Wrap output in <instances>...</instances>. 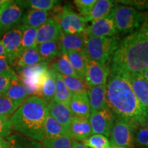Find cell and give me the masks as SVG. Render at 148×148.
Masks as SVG:
<instances>
[{
	"mask_svg": "<svg viewBox=\"0 0 148 148\" xmlns=\"http://www.w3.org/2000/svg\"><path fill=\"white\" fill-rule=\"evenodd\" d=\"M47 112L60 125L70 132V126L74 115L66 105L57 102L53 99L47 104Z\"/></svg>",
	"mask_w": 148,
	"mask_h": 148,
	"instance_id": "15",
	"label": "cell"
},
{
	"mask_svg": "<svg viewBox=\"0 0 148 148\" xmlns=\"http://www.w3.org/2000/svg\"><path fill=\"white\" fill-rule=\"evenodd\" d=\"M36 32L37 29L36 28L22 25L21 51L37 46Z\"/></svg>",
	"mask_w": 148,
	"mask_h": 148,
	"instance_id": "34",
	"label": "cell"
},
{
	"mask_svg": "<svg viewBox=\"0 0 148 148\" xmlns=\"http://www.w3.org/2000/svg\"><path fill=\"white\" fill-rule=\"evenodd\" d=\"M97 0H75L74 4L78 10L79 15L85 17L90 13Z\"/></svg>",
	"mask_w": 148,
	"mask_h": 148,
	"instance_id": "39",
	"label": "cell"
},
{
	"mask_svg": "<svg viewBox=\"0 0 148 148\" xmlns=\"http://www.w3.org/2000/svg\"><path fill=\"white\" fill-rule=\"evenodd\" d=\"M110 75V69L106 64H100L88 60L84 76L88 87L106 85Z\"/></svg>",
	"mask_w": 148,
	"mask_h": 148,
	"instance_id": "11",
	"label": "cell"
},
{
	"mask_svg": "<svg viewBox=\"0 0 148 148\" xmlns=\"http://www.w3.org/2000/svg\"><path fill=\"white\" fill-rule=\"evenodd\" d=\"M72 97V93L66 88V85L62 80L60 74L56 73V89L53 100L58 103H63L66 106L69 104L70 99Z\"/></svg>",
	"mask_w": 148,
	"mask_h": 148,
	"instance_id": "31",
	"label": "cell"
},
{
	"mask_svg": "<svg viewBox=\"0 0 148 148\" xmlns=\"http://www.w3.org/2000/svg\"><path fill=\"white\" fill-rule=\"evenodd\" d=\"M47 106L42 98L29 97L10 117L12 129L25 137L42 142Z\"/></svg>",
	"mask_w": 148,
	"mask_h": 148,
	"instance_id": "3",
	"label": "cell"
},
{
	"mask_svg": "<svg viewBox=\"0 0 148 148\" xmlns=\"http://www.w3.org/2000/svg\"><path fill=\"white\" fill-rule=\"evenodd\" d=\"M51 68L62 75L79 77L74 71L67 54H62L58 56L53 62Z\"/></svg>",
	"mask_w": 148,
	"mask_h": 148,
	"instance_id": "30",
	"label": "cell"
},
{
	"mask_svg": "<svg viewBox=\"0 0 148 148\" xmlns=\"http://www.w3.org/2000/svg\"><path fill=\"white\" fill-rule=\"evenodd\" d=\"M70 132L72 139L77 141L84 142L92 135L88 119L74 116L72 120Z\"/></svg>",
	"mask_w": 148,
	"mask_h": 148,
	"instance_id": "18",
	"label": "cell"
},
{
	"mask_svg": "<svg viewBox=\"0 0 148 148\" xmlns=\"http://www.w3.org/2000/svg\"><path fill=\"white\" fill-rule=\"evenodd\" d=\"M0 148H10V143L6 138H0Z\"/></svg>",
	"mask_w": 148,
	"mask_h": 148,
	"instance_id": "44",
	"label": "cell"
},
{
	"mask_svg": "<svg viewBox=\"0 0 148 148\" xmlns=\"http://www.w3.org/2000/svg\"><path fill=\"white\" fill-rule=\"evenodd\" d=\"M117 32L111 13L106 17L91 22L84 31L87 37H110L115 36Z\"/></svg>",
	"mask_w": 148,
	"mask_h": 148,
	"instance_id": "12",
	"label": "cell"
},
{
	"mask_svg": "<svg viewBox=\"0 0 148 148\" xmlns=\"http://www.w3.org/2000/svg\"><path fill=\"white\" fill-rule=\"evenodd\" d=\"M86 38L87 36L84 32L76 34L63 33L58 40L60 56L72 51L85 52Z\"/></svg>",
	"mask_w": 148,
	"mask_h": 148,
	"instance_id": "14",
	"label": "cell"
},
{
	"mask_svg": "<svg viewBox=\"0 0 148 148\" xmlns=\"http://www.w3.org/2000/svg\"><path fill=\"white\" fill-rule=\"evenodd\" d=\"M68 107L74 116L88 119L90 114V109L87 92L72 94Z\"/></svg>",
	"mask_w": 148,
	"mask_h": 148,
	"instance_id": "17",
	"label": "cell"
},
{
	"mask_svg": "<svg viewBox=\"0 0 148 148\" xmlns=\"http://www.w3.org/2000/svg\"><path fill=\"white\" fill-rule=\"evenodd\" d=\"M117 32L123 34L132 32L140 26L145 20L146 14L140 13L129 5H114L111 12Z\"/></svg>",
	"mask_w": 148,
	"mask_h": 148,
	"instance_id": "5",
	"label": "cell"
},
{
	"mask_svg": "<svg viewBox=\"0 0 148 148\" xmlns=\"http://www.w3.org/2000/svg\"><path fill=\"white\" fill-rule=\"evenodd\" d=\"M15 73L18 78H29L41 76L47 71L49 68L48 64L42 62L32 66L21 68L15 67Z\"/></svg>",
	"mask_w": 148,
	"mask_h": 148,
	"instance_id": "29",
	"label": "cell"
},
{
	"mask_svg": "<svg viewBox=\"0 0 148 148\" xmlns=\"http://www.w3.org/2000/svg\"><path fill=\"white\" fill-rule=\"evenodd\" d=\"M20 106L4 95H0V115L10 117Z\"/></svg>",
	"mask_w": 148,
	"mask_h": 148,
	"instance_id": "38",
	"label": "cell"
},
{
	"mask_svg": "<svg viewBox=\"0 0 148 148\" xmlns=\"http://www.w3.org/2000/svg\"><path fill=\"white\" fill-rule=\"evenodd\" d=\"M37 49L42 62L45 63H49L60 56L58 40L48 41L37 45Z\"/></svg>",
	"mask_w": 148,
	"mask_h": 148,
	"instance_id": "26",
	"label": "cell"
},
{
	"mask_svg": "<svg viewBox=\"0 0 148 148\" xmlns=\"http://www.w3.org/2000/svg\"><path fill=\"white\" fill-rule=\"evenodd\" d=\"M66 54L77 76L84 80L88 61L85 52L72 51H69Z\"/></svg>",
	"mask_w": 148,
	"mask_h": 148,
	"instance_id": "27",
	"label": "cell"
},
{
	"mask_svg": "<svg viewBox=\"0 0 148 148\" xmlns=\"http://www.w3.org/2000/svg\"><path fill=\"white\" fill-rule=\"evenodd\" d=\"M62 34L60 23L53 17L49 18L43 25L37 29L36 45L48 41L59 40Z\"/></svg>",
	"mask_w": 148,
	"mask_h": 148,
	"instance_id": "13",
	"label": "cell"
},
{
	"mask_svg": "<svg viewBox=\"0 0 148 148\" xmlns=\"http://www.w3.org/2000/svg\"><path fill=\"white\" fill-rule=\"evenodd\" d=\"M56 73L57 72L52 68L48 69L45 74V79L42 82L39 97L45 101L47 104L51 100H53L54 97Z\"/></svg>",
	"mask_w": 148,
	"mask_h": 148,
	"instance_id": "24",
	"label": "cell"
},
{
	"mask_svg": "<svg viewBox=\"0 0 148 148\" xmlns=\"http://www.w3.org/2000/svg\"><path fill=\"white\" fill-rule=\"evenodd\" d=\"M71 148H88L86 147V145L82 143H79V142L77 141L72 139V144H71Z\"/></svg>",
	"mask_w": 148,
	"mask_h": 148,
	"instance_id": "45",
	"label": "cell"
},
{
	"mask_svg": "<svg viewBox=\"0 0 148 148\" xmlns=\"http://www.w3.org/2000/svg\"><path fill=\"white\" fill-rule=\"evenodd\" d=\"M116 119V114L109 108L90 113L88 121L92 134H101L109 137Z\"/></svg>",
	"mask_w": 148,
	"mask_h": 148,
	"instance_id": "9",
	"label": "cell"
},
{
	"mask_svg": "<svg viewBox=\"0 0 148 148\" xmlns=\"http://www.w3.org/2000/svg\"><path fill=\"white\" fill-rule=\"evenodd\" d=\"M15 73H6L0 75V95H2L10 86L12 77Z\"/></svg>",
	"mask_w": 148,
	"mask_h": 148,
	"instance_id": "41",
	"label": "cell"
},
{
	"mask_svg": "<svg viewBox=\"0 0 148 148\" xmlns=\"http://www.w3.org/2000/svg\"><path fill=\"white\" fill-rule=\"evenodd\" d=\"M0 57H3V58H6V54H5V51L4 48L3 47V45L1 44L0 41Z\"/></svg>",
	"mask_w": 148,
	"mask_h": 148,
	"instance_id": "46",
	"label": "cell"
},
{
	"mask_svg": "<svg viewBox=\"0 0 148 148\" xmlns=\"http://www.w3.org/2000/svg\"><path fill=\"white\" fill-rule=\"evenodd\" d=\"M10 0H0V9L3 8L10 2Z\"/></svg>",
	"mask_w": 148,
	"mask_h": 148,
	"instance_id": "47",
	"label": "cell"
},
{
	"mask_svg": "<svg viewBox=\"0 0 148 148\" xmlns=\"http://www.w3.org/2000/svg\"><path fill=\"white\" fill-rule=\"evenodd\" d=\"M106 85L89 87L87 95L89 99L90 113L108 108L106 102Z\"/></svg>",
	"mask_w": 148,
	"mask_h": 148,
	"instance_id": "19",
	"label": "cell"
},
{
	"mask_svg": "<svg viewBox=\"0 0 148 148\" xmlns=\"http://www.w3.org/2000/svg\"><path fill=\"white\" fill-rule=\"evenodd\" d=\"M113 1L110 0H97L95 4L87 16L84 17L85 21L93 22L108 16L114 7Z\"/></svg>",
	"mask_w": 148,
	"mask_h": 148,
	"instance_id": "21",
	"label": "cell"
},
{
	"mask_svg": "<svg viewBox=\"0 0 148 148\" xmlns=\"http://www.w3.org/2000/svg\"><path fill=\"white\" fill-rule=\"evenodd\" d=\"M117 36L110 37H87L85 54L88 60L106 64L110 60L119 45Z\"/></svg>",
	"mask_w": 148,
	"mask_h": 148,
	"instance_id": "4",
	"label": "cell"
},
{
	"mask_svg": "<svg viewBox=\"0 0 148 148\" xmlns=\"http://www.w3.org/2000/svg\"><path fill=\"white\" fill-rule=\"evenodd\" d=\"M2 95L8 97L18 106H21L23 101L29 97L21 80L16 74L12 77L10 86Z\"/></svg>",
	"mask_w": 148,
	"mask_h": 148,
	"instance_id": "20",
	"label": "cell"
},
{
	"mask_svg": "<svg viewBox=\"0 0 148 148\" xmlns=\"http://www.w3.org/2000/svg\"><path fill=\"white\" fill-rule=\"evenodd\" d=\"M23 8L16 1H11L3 8L0 15V36L21 23Z\"/></svg>",
	"mask_w": 148,
	"mask_h": 148,
	"instance_id": "10",
	"label": "cell"
},
{
	"mask_svg": "<svg viewBox=\"0 0 148 148\" xmlns=\"http://www.w3.org/2000/svg\"><path fill=\"white\" fill-rule=\"evenodd\" d=\"M127 79L138 103L148 115V82L141 73L130 75Z\"/></svg>",
	"mask_w": 148,
	"mask_h": 148,
	"instance_id": "16",
	"label": "cell"
},
{
	"mask_svg": "<svg viewBox=\"0 0 148 148\" xmlns=\"http://www.w3.org/2000/svg\"><path fill=\"white\" fill-rule=\"evenodd\" d=\"M83 144L90 148H112L108 138L101 134H92Z\"/></svg>",
	"mask_w": 148,
	"mask_h": 148,
	"instance_id": "37",
	"label": "cell"
},
{
	"mask_svg": "<svg viewBox=\"0 0 148 148\" xmlns=\"http://www.w3.org/2000/svg\"><path fill=\"white\" fill-rule=\"evenodd\" d=\"M5 7V6H4ZM4 7H3V8H4ZM3 8H1L0 9V15H1V12H2V10H3Z\"/></svg>",
	"mask_w": 148,
	"mask_h": 148,
	"instance_id": "49",
	"label": "cell"
},
{
	"mask_svg": "<svg viewBox=\"0 0 148 148\" xmlns=\"http://www.w3.org/2000/svg\"><path fill=\"white\" fill-rule=\"evenodd\" d=\"M22 8L27 10H36L47 11L55 8L60 3L56 0H25V1H16Z\"/></svg>",
	"mask_w": 148,
	"mask_h": 148,
	"instance_id": "28",
	"label": "cell"
},
{
	"mask_svg": "<svg viewBox=\"0 0 148 148\" xmlns=\"http://www.w3.org/2000/svg\"><path fill=\"white\" fill-rule=\"evenodd\" d=\"M12 125L9 116L0 115V138H7L12 132Z\"/></svg>",
	"mask_w": 148,
	"mask_h": 148,
	"instance_id": "40",
	"label": "cell"
},
{
	"mask_svg": "<svg viewBox=\"0 0 148 148\" xmlns=\"http://www.w3.org/2000/svg\"><path fill=\"white\" fill-rule=\"evenodd\" d=\"M123 5H128L129 6L138 10L148 9V1H118Z\"/></svg>",
	"mask_w": 148,
	"mask_h": 148,
	"instance_id": "42",
	"label": "cell"
},
{
	"mask_svg": "<svg viewBox=\"0 0 148 148\" xmlns=\"http://www.w3.org/2000/svg\"><path fill=\"white\" fill-rule=\"evenodd\" d=\"M13 73H15V71L12 69L7 58L0 57V75Z\"/></svg>",
	"mask_w": 148,
	"mask_h": 148,
	"instance_id": "43",
	"label": "cell"
},
{
	"mask_svg": "<svg viewBox=\"0 0 148 148\" xmlns=\"http://www.w3.org/2000/svg\"><path fill=\"white\" fill-rule=\"evenodd\" d=\"M134 147L148 148V124L134 126Z\"/></svg>",
	"mask_w": 148,
	"mask_h": 148,
	"instance_id": "35",
	"label": "cell"
},
{
	"mask_svg": "<svg viewBox=\"0 0 148 148\" xmlns=\"http://www.w3.org/2000/svg\"><path fill=\"white\" fill-rule=\"evenodd\" d=\"M141 74H142V75L144 77V78H145L146 80L148 82V67L145 70V71H143V72H142Z\"/></svg>",
	"mask_w": 148,
	"mask_h": 148,
	"instance_id": "48",
	"label": "cell"
},
{
	"mask_svg": "<svg viewBox=\"0 0 148 148\" xmlns=\"http://www.w3.org/2000/svg\"><path fill=\"white\" fill-rule=\"evenodd\" d=\"M72 138L69 136L44 138L42 148H71Z\"/></svg>",
	"mask_w": 148,
	"mask_h": 148,
	"instance_id": "36",
	"label": "cell"
},
{
	"mask_svg": "<svg viewBox=\"0 0 148 148\" xmlns=\"http://www.w3.org/2000/svg\"><path fill=\"white\" fill-rule=\"evenodd\" d=\"M53 18L60 23L64 34H81L84 32L86 27L87 23L84 17L66 5L61 8Z\"/></svg>",
	"mask_w": 148,
	"mask_h": 148,
	"instance_id": "7",
	"label": "cell"
},
{
	"mask_svg": "<svg viewBox=\"0 0 148 148\" xmlns=\"http://www.w3.org/2000/svg\"><path fill=\"white\" fill-rule=\"evenodd\" d=\"M112 148H125V147H112Z\"/></svg>",
	"mask_w": 148,
	"mask_h": 148,
	"instance_id": "50",
	"label": "cell"
},
{
	"mask_svg": "<svg viewBox=\"0 0 148 148\" xmlns=\"http://www.w3.org/2000/svg\"><path fill=\"white\" fill-rule=\"evenodd\" d=\"M49 15L47 11L27 10L23 14L21 24L24 26L38 29L47 21Z\"/></svg>",
	"mask_w": 148,
	"mask_h": 148,
	"instance_id": "22",
	"label": "cell"
},
{
	"mask_svg": "<svg viewBox=\"0 0 148 148\" xmlns=\"http://www.w3.org/2000/svg\"><path fill=\"white\" fill-rule=\"evenodd\" d=\"M42 62L37 46L22 50L14 62V67H25Z\"/></svg>",
	"mask_w": 148,
	"mask_h": 148,
	"instance_id": "25",
	"label": "cell"
},
{
	"mask_svg": "<svg viewBox=\"0 0 148 148\" xmlns=\"http://www.w3.org/2000/svg\"><path fill=\"white\" fill-rule=\"evenodd\" d=\"M64 136L71 137V133L52 116L47 113L44 124V138H54Z\"/></svg>",
	"mask_w": 148,
	"mask_h": 148,
	"instance_id": "23",
	"label": "cell"
},
{
	"mask_svg": "<svg viewBox=\"0 0 148 148\" xmlns=\"http://www.w3.org/2000/svg\"><path fill=\"white\" fill-rule=\"evenodd\" d=\"M62 80L72 94L80 93V92H87L88 87L86 84L84 80L79 77H70L62 75Z\"/></svg>",
	"mask_w": 148,
	"mask_h": 148,
	"instance_id": "33",
	"label": "cell"
},
{
	"mask_svg": "<svg viewBox=\"0 0 148 148\" xmlns=\"http://www.w3.org/2000/svg\"><path fill=\"white\" fill-rule=\"evenodd\" d=\"M148 67V13L140 26L125 37L110 60V75L127 78Z\"/></svg>",
	"mask_w": 148,
	"mask_h": 148,
	"instance_id": "1",
	"label": "cell"
},
{
	"mask_svg": "<svg viewBox=\"0 0 148 148\" xmlns=\"http://www.w3.org/2000/svg\"><path fill=\"white\" fill-rule=\"evenodd\" d=\"M109 137L112 147L134 148V125L126 119L117 117Z\"/></svg>",
	"mask_w": 148,
	"mask_h": 148,
	"instance_id": "6",
	"label": "cell"
},
{
	"mask_svg": "<svg viewBox=\"0 0 148 148\" xmlns=\"http://www.w3.org/2000/svg\"><path fill=\"white\" fill-rule=\"evenodd\" d=\"M21 38L22 25H19L4 33L0 39L11 67L21 52Z\"/></svg>",
	"mask_w": 148,
	"mask_h": 148,
	"instance_id": "8",
	"label": "cell"
},
{
	"mask_svg": "<svg viewBox=\"0 0 148 148\" xmlns=\"http://www.w3.org/2000/svg\"><path fill=\"white\" fill-rule=\"evenodd\" d=\"M106 97L108 107L118 117L127 120L134 126L148 124V115L140 106L125 77L109 75Z\"/></svg>",
	"mask_w": 148,
	"mask_h": 148,
	"instance_id": "2",
	"label": "cell"
},
{
	"mask_svg": "<svg viewBox=\"0 0 148 148\" xmlns=\"http://www.w3.org/2000/svg\"><path fill=\"white\" fill-rule=\"evenodd\" d=\"M6 139L10 143V148H42L41 143L20 134H11Z\"/></svg>",
	"mask_w": 148,
	"mask_h": 148,
	"instance_id": "32",
	"label": "cell"
}]
</instances>
